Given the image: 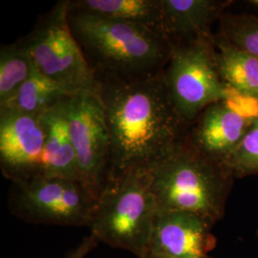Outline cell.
Masks as SVG:
<instances>
[{
    "instance_id": "1",
    "label": "cell",
    "mask_w": 258,
    "mask_h": 258,
    "mask_svg": "<svg viewBox=\"0 0 258 258\" xmlns=\"http://www.w3.org/2000/svg\"><path fill=\"white\" fill-rule=\"evenodd\" d=\"M96 93L109 136V179L150 172L185 137L187 126L170 101L161 74L100 82Z\"/></svg>"
},
{
    "instance_id": "2",
    "label": "cell",
    "mask_w": 258,
    "mask_h": 258,
    "mask_svg": "<svg viewBox=\"0 0 258 258\" xmlns=\"http://www.w3.org/2000/svg\"><path fill=\"white\" fill-rule=\"evenodd\" d=\"M68 22L97 83L161 74L171 55L170 41L146 26L69 8Z\"/></svg>"
},
{
    "instance_id": "3",
    "label": "cell",
    "mask_w": 258,
    "mask_h": 258,
    "mask_svg": "<svg viewBox=\"0 0 258 258\" xmlns=\"http://www.w3.org/2000/svg\"><path fill=\"white\" fill-rule=\"evenodd\" d=\"M158 210L194 212L216 224L224 217L234 177L186 138L151 171Z\"/></svg>"
},
{
    "instance_id": "4",
    "label": "cell",
    "mask_w": 258,
    "mask_h": 258,
    "mask_svg": "<svg viewBox=\"0 0 258 258\" xmlns=\"http://www.w3.org/2000/svg\"><path fill=\"white\" fill-rule=\"evenodd\" d=\"M157 212L150 172L112 178L95 205L90 234L99 242L142 258L148 249Z\"/></svg>"
},
{
    "instance_id": "5",
    "label": "cell",
    "mask_w": 258,
    "mask_h": 258,
    "mask_svg": "<svg viewBox=\"0 0 258 258\" xmlns=\"http://www.w3.org/2000/svg\"><path fill=\"white\" fill-rule=\"evenodd\" d=\"M215 55L214 34L174 44L161 73L169 99L187 127L206 107L234 94L222 82Z\"/></svg>"
},
{
    "instance_id": "6",
    "label": "cell",
    "mask_w": 258,
    "mask_h": 258,
    "mask_svg": "<svg viewBox=\"0 0 258 258\" xmlns=\"http://www.w3.org/2000/svg\"><path fill=\"white\" fill-rule=\"evenodd\" d=\"M22 39L39 73L70 95L96 92L98 83L70 29L67 0L55 3Z\"/></svg>"
},
{
    "instance_id": "7",
    "label": "cell",
    "mask_w": 258,
    "mask_h": 258,
    "mask_svg": "<svg viewBox=\"0 0 258 258\" xmlns=\"http://www.w3.org/2000/svg\"><path fill=\"white\" fill-rule=\"evenodd\" d=\"M96 200L77 180L37 177L12 183L11 212L32 224L88 227Z\"/></svg>"
},
{
    "instance_id": "8",
    "label": "cell",
    "mask_w": 258,
    "mask_h": 258,
    "mask_svg": "<svg viewBox=\"0 0 258 258\" xmlns=\"http://www.w3.org/2000/svg\"><path fill=\"white\" fill-rule=\"evenodd\" d=\"M67 120L76 155L78 181L97 201L110 175V143L97 93L73 95Z\"/></svg>"
},
{
    "instance_id": "9",
    "label": "cell",
    "mask_w": 258,
    "mask_h": 258,
    "mask_svg": "<svg viewBox=\"0 0 258 258\" xmlns=\"http://www.w3.org/2000/svg\"><path fill=\"white\" fill-rule=\"evenodd\" d=\"M45 132L40 116L0 108V168L12 183L44 177Z\"/></svg>"
},
{
    "instance_id": "10",
    "label": "cell",
    "mask_w": 258,
    "mask_h": 258,
    "mask_svg": "<svg viewBox=\"0 0 258 258\" xmlns=\"http://www.w3.org/2000/svg\"><path fill=\"white\" fill-rule=\"evenodd\" d=\"M215 224L194 212L158 210L148 251L174 258H210Z\"/></svg>"
},
{
    "instance_id": "11",
    "label": "cell",
    "mask_w": 258,
    "mask_h": 258,
    "mask_svg": "<svg viewBox=\"0 0 258 258\" xmlns=\"http://www.w3.org/2000/svg\"><path fill=\"white\" fill-rule=\"evenodd\" d=\"M251 120L232 109L227 101L214 102L188 125L185 138L205 156L225 166L248 132Z\"/></svg>"
},
{
    "instance_id": "12",
    "label": "cell",
    "mask_w": 258,
    "mask_h": 258,
    "mask_svg": "<svg viewBox=\"0 0 258 258\" xmlns=\"http://www.w3.org/2000/svg\"><path fill=\"white\" fill-rule=\"evenodd\" d=\"M231 0H160L164 34L172 45L212 37Z\"/></svg>"
},
{
    "instance_id": "13",
    "label": "cell",
    "mask_w": 258,
    "mask_h": 258,
    "mask_svg": "<svg viewBox=\"0 0 258 258\" xmlns=\"http://www.w3.org/2000/svg\"><path fill=\"white\" fill-rule=\"evenodd\" d=\"M70 97L40 116L45 132L44 177L78 181L75 149L67 120V102Z\"/></svg>"
},
{
    "instance_id": "14",
    "label": "cell",
    "mask_w": 258,
    "mask_h": 258,
    "mask_svg": "<svg viewBox=\"0 0 258 258\" xmlns=\"http://www.w3.org/2000/svg\"><path fill=\"white\" fill-rule=\"evenodd\" d=\"M67 4L70 10L146 26L166 37L160 0H67Z\"/></svg>"
},
{
    "instance_id": "15",
    "label": "cell",
    "mask_w": 258,
    "mask_h": 258,
    "mask_svg": "<svg viewBox=\"0 0 258 258\" xmlns=\"http://www.w3.org/2000/svg\"><path fill=\"white\" fill-rule=\"evenodd\" d=\"M216 66L231 91L258 100V58L214 34Z\"/></svg>"
},
{
    "instance_id": "16",
    "label": "cell",
    "mask_w": 258,
    "mask_h": 258,
    "mask_svg": "<svg viewBox=\"0 0 258 258\" xmlns=\"http://www.w3.org/2000/svg\"><path fill=\"white\" fill-rule=\"evenodd\" d=\"M73 96L55 82L34 69L31 77L19 89L15 97L0 108H8L29 115L41 116L66 98Z\"/></svg>"
},
{
    "instance_id": "17",
    "label": "cell",
    "mask_w": 258,
    "mask_h": 258,
    "mask_svg": "<svg viewBox=\"0 0 258 258\" xmlns=\"http://www.w3.org/2000/svg\"><path fill=\"white\" fill-rule=\"evenodd\" d=\"M35 64L22 38L0 49V106L15 97L31 77Z\"/></svg>"
},
{
    "instance_id": "18",
    "label": "cell",
    "mask_w": 258,
    "mask_h": 258,
    "mask_svg": "<svg viewBox=\"0 0 258 258\" xmlns=\"http://www.w3.org/2000/svg\"><path fill=\"white\" fill-rule=\"evenodd\" d=\"M219 22L217 35L258 58V16L226 12Z\"/></svg>"
},
{
    "instance_id": "19",
    "label": "cell",
    "mask_w": 258,
    "mask_h": 258,
    "mask_svg": "<svg viewBox=\"0 0 258 258\" xmlns=\"http://www.w3.org/2000/svg\"><path fill=\"white\" fill-rule=\"evenodd\" d=\"M225 166L236 178L258 174V118L251 124L238 147L225 162Z\"/></svg>"
},
{
    "instance_id": "20",
    "label": "cell",
    "mask_w": 258,
    "mask_h": 258,
    "mask_svg": "<svg viewBox=\"0 0 258 258\" xmlns=\"http://www.w3.org/2000/svg\"><path fill=\"white\" fill-rule=\"evenodd\" d=\"M98 244L99 241L90 234L84 237L76 248L68 251L64 258H84L98 246Z\"/></svg>"
},
{
    "instance_id": "21",
    "label": "cell",
    "mask_w": 258,
    "mask_h": 258,
    "mask_svg": "<svg viewBox=\"0 0 258 258\" xmlns=\"http://www.w3.org/2000/svg\"><path fill=\"white\" fill-rule=\"evenodd\" d=\"M142 258H174L167 256V255H164V254H159V253H154V252H150V251H146L144 253V255Z\"/></svg>"
},
{
    "instance_id": "22",
    "label": "cell",
    "mask_w": 258,
    "mask_h": 258,
    "mask_svg": "<svg viewBox=\"0 0 258 258\" xmlns=\"http://www.w3.org/2000/svg\"><path fill=\"white\" fill-rule=\"evenodd\" d=\"M249 3H250V4L253 5V6L258 7V0H250V1H249Z\"/></svg>"
},
{
    "instance_id": "23",
    "label": "cell",
    "mask_w": 258,
    "mask_h": 258,
    "mask_svg": "<svg viewBox=\"0 0 258 258\" xmlns=\"http://www.w3.org/2000/svg\"><path fill=\"white\" fill-rule=\"evenodd\" d=\"M210 258H213V257H212V256H211V257H210Z\"/></svg>"
}]
</instances>
